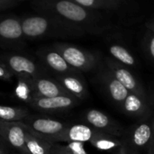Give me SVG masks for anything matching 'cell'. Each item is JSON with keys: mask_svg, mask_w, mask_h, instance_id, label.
Segmentation results:
<instances>
[{"mask_svg": "<svg viewBox=\"0 0 154 154\" xmlns=\"http://www.w3.org/2000/svg\"><path fill=\"white\" fill-rule=\"evenodd\" d=\"M38 56L49 69L59 75L79 73V71L70 67L64 58L51 46L41 49L38 51Z\"/></svg>", "mask_w": 154, "mask_h": 154, "instance_id": "12", "label": "cell"}, {"mask_svg": "<svg viewBox=\"0 0 154 154\" xmlns=\"http://www.w3.org/2000/svg\"><path fill=\"white\" fill-rule=\"evenodd\" d=\"M32 91V82L24 79L19 78V82L15 88V95L22 100L30 102L32 97V95H31Z\"/></svg>", "mask_w": 154, "mask_h": 154, "instance_id": "23", "label": "cell"}, {"mask_svg": "<svg viewBox=\"0 0 154 154\" xmlns=\"http://www.w3.org/2000/svg\"><path fill=\"white\" fill-rule=\"evenodd\" d=\"M0 152H5V151H4V147H3V145L0 143Z\"/></svg>", "mask_w": 154, "mask_h": 154, "instance_id": "31", "label": "cell"}, {"mask_svg": "<svg viewBox=\"0 0 154 154\" xmlns=\"http://www.w3.org/2000/svg\"><path fill=\"white\" fill-rule=\"evenodd\" d=\"M23 123L28 129L40 138L51 143L53 138L60 134L66 128L67 125L54 119L47 117H25Z\"/></svg>", "mask_w": 154, "mask_h": 154, "instance_id": "6", "label": "cell"}, {"mask_svg": "<svg viewBox=\"0 0 154 154\" xmlns=\"http://www.w3.org/2000/svg\"><path fill=\"white\" fill-rule=\"evenodd\" d=\"M51 46L64 58L70 67L78 71L88 72L97 66L98 57L89 51L65 42H54Z\"/></svg>", "mask_w": 154, "mask_h": 154, "instance_id": "3", "label": "cell"}, {"mask_svg": "<svg viewBox=\"0 0 154 154\" xmlns=\"http://www.w3.org/2000/svg\"><path fill=\"white\" fill-rule=\"evenodd\" d=\"M0 60L13 74L31 82L42 74L38 65L26 56L15 53H3L0 54Z\"/></svg>", "mask_w": 154, "mask_h": 154, "instance_id": "5", "label": "cell"}, {"mask_svg": "<svg viewBox=\"0 0 154 154\" xmlns=\"http://www.w3.org/2000/svg\"><path fill=\"white\" fill-rule=\"evenodd\" d=\"M152 138V123L142 122L136 125L131 131L128 141L125 143L129 150L134 152L147 151Z\"/></svg>", "mask_w": 154, "mask_h": 154, "instance_id": "13", "label": "cell"}, {"mask_svg": "<svg viewBox=\"0 0 154 154\" xmlns=\"http://www.w3.org/2000/svg\"><path fill=\"white\" fill-rule=\"evenodd\" d=\"M100 80L110 99L120 107L130 92L113 76L108 69L101 72Z\"/></svg>", "mask_w": 154, "mask_h": 154, "instance_id": "15", "label": "cell"}, {"mask_svg": "<svg viewBox=\"0 0 154 154\" xmlns=\"http://www.w3.org/2000/svg\"><path fill=\"white\" fill-rule=\"evenodd\" d=\"M25 148L26 153L28 154H51V143L32 134L27 126L25 132Z\"/></svg>", "mask_w": 154, "mask_h": 154, "instance_id": "18", "label": "cell"}, {"mask_svg": "<svg viewBox=\"0 0 154 154\" xmlns=\"http://www.w3.org/2000/svg\"><path fill=\"white\" fill-rule=\"evenodd\" d=\"M32 96L41 97H53L58 96H71L63 87L56 80L52 79L44 78L42 76L37 77L32 82Z\"/></svg>", "mask_w": 154, "mask_h": 154, "instance_id": "14", "label": "cell"}, {"mask_svg": "<svg viewBox=\"0 0 154 154\" xmlns=\"http://www.w3.org/2000/svg\"><path fill=\"white\" fill-rule=\"evenodd\" d=\"M145 43L150 56L154 60V32L149 28H146Z\"/></svg>", "mask_w": 154, "mask_h": 154, "instance_id": "24", "label": "cell"}, {"mask_svg": "<svg viewBox=\"0 0 154 154\" xmlns=\"http://www.w3.org/2000/svg\"><path fill=\"white\" fill-rule=\"evenodd\" d=\"M25 132H26V125L22 121H18V122L0 121V137H2L13 148L18 150L21 154L26 153Z\"/></svg>", "mask_w": 154, "mask_h": 154, "instance_id": "8", "label": "cell"}, {"mask_svg": "<svg viewBox=\"0 0 154 154\" xmlns=\"http://www.w3.org/2000/svg\"><path fill=\"white\" fill-rule=\"evenodd\" d=\"M119 1H120V2H123V1H124V0H119Z\"/></svg>", "mask_w": 154, "mask_h": 154, "instance_id": "34", "label": "cell"}, {"mask_svg": "<svg viewBox=\"0 0 154 154\" xmlns=\"http://www.w3.org/2000/svg\"><path fill=\"white\" fill-rule=\"evenodd\" d=\"M56 80L63 87V88L72 97L82 100L88 97V92L86 85L78 76V74L58 75Z\"/></svg>", "mask_w": 154, "mask_h": 154, "instance_id": "16", "label": "cell"}, {"mask_svg": "<svg viewBox=\"0 0 154 154\" xmlns=\"http://www.w3.org/2000/svg\"><path fill=\"white\" fill-rule=\"evenodd\" d=\"M106 63L107 69L113 74V76L129 91L143 97H146L145 91L142 86V84L137 80L134 75L126 67L116 60L106 58Z\"/></svg>", "mask_w": 154, "mask_h": 154, "instance_id": "7", "label": "cell"}, {"mask_svg": "<svg viewBox=\"0 0 154 154\" xmlns=\"http://www.w3.org/2000/svg\"><path fill=\"white\" fill-rule=\"evenodd\" d=\"M0 154H6L5 152H0Z\"/></svg>", "mask_w": 154, "mask_h": 154, "instance_id": "33", "label": "cell"}, {"mask_svg": "<svg viewBox=\"0 0 154 154\" xmlns=\"http://www.w3.org/2000/svg\"><path fill=\"white\" fill-rule=\"evenodd\" d=\"M122 111L132 117H143L149 113L146 97L130 92L120 106Z\"/></svg>", "mask_w": 154, "mask_h": 154, "instance_id": "17", "label": "cell"}, {"mask_svg": "<svg viewBox=\"0 0 154 154\" xmlns=\"http://www.w3.org/2000/svg\"><path fill=\"white\" fill-rule=\"evenodd\" d=\"M51 154H72L70 153L66 148L62 145H59L57 143H51Z\"/></svg>", "mask_w": 154, "mask_h": 154, "instance_id": "26", "label": "cell"}, {"mask_svg": "<svg viewBox=\"0 0 154 154\" xmlns=\"http://www.w3.org/2000/svg\"><path fill=\"white\" fill-rule=\"evenodd\" d=\"M14 74L12 73V71L4 63L0 61V79L11 80Z\"/></svg>", "mask_w": 154, "mask_h": 154, "instance_id": "25", "label": "cell"}, {"mask_svg": "<svg viewBox=\"0 0 154 154\" xmlns=\"http://www.w3.org/2000/svg\"><path fill=\"white\" fill-rule=\"evenodd\" d=\"M90 143L100 151H111L114 149H118L124 144V143L118 139V137L102 132H98L91 140Z\"/></svg>", "mask_w": 154, "mask_h": 154, "instance_id": "19", "label": "cell"}, {"mask_svg": "<svg viewBox=\"0 0 154 154\" xmlns=\"http://www.w3.org/2000/svg\"><path fill=\"white\" fill-rule=\"evenodd\" d=\"M14 1H16L17 3H19V2H22V1H26V0H14Z\"/></svg>", "mask_w": 154, "mask_h": 154, "instance_id": "32", "label": "cell"}, {"mask_svg": "<svg viewBox=\"0 0 154 154\" xmlns=\"http://www.w3.org/2000/svg\"><path fill=\"white\" fill-rule=\"evenodd\" d=\"M78 5L91 10H115L120 6L119 0H71Z\"/></svg>", "mask_w": 154, "mask_h": 154, "instance_id": "20", "label": "cell"}, {"mask_svg": "<svg viewBox=\"0 0 154 154\" xmlns=\"http://www.w3.org/2000/svg\"><path fill=\"white\" fill-rule=\"evenodd\" d=\"M29 115L28 111L21 107L0 106L1 122H18L23 121Z\"/></svg>", "mask_w": 154, "mask_h": 154, "instance_id": "22", "label": "cell"}, {"mask_svg": "<svg viewBox=\"0 0 154 154\" xmlns=\"http://www.w3.org/2000/svg\"><path fill=\"white\" fill-rule=\"evenodd\" d=\"M146 27L151 29V30H152L154 32V19L152 20V21H150V22H148V23H146Z\"/></svg>", "mask_w": 154, "mask_h": 154, "instance_id": "30", "label": "cell"}, {"mask_svg": "<svg viewBox=\"0 0 154 154\" xmlns=\"http://www.w3.org/2000/svg\"><path fill=\"white\" fill-rule=\"evenodd\" d=\"M21 19L12 14H0V47L22 49L25 45Z\"/></svg>", "mask_w": 154, "mask_h": 154, "instance_id": "4", "label": "cell"}, {"mask_svg": "<svg viewBox=\"0 0 154 154\" xmlns=\"http://www.w3.org/2000/svg\"><path fill=\"white\" fill-rule=\"evenodd\" d=\"M100 132L96 130L90 125H86L82 124L68 125L67 128L59 135H57L51 143H90L91 140Z\"/></svg>", "mask_w": 154, "mask_h": 154, "instance_id": "10", "label": "cell"}, {"mask_svg": "<svg viewBox=\"0 0 154 154\" xmlns=\"http://www.w3.org/2000/svg\"><path fill=\"white\" fill-rule=\"evenodd\" d=\"M18 3L14 0H0V13L15 6Z\"/></svg>", "mask_w": 154, "mask_h": 154, "instance_id": "27", "label": "cell"}, {"mask_svg": "<svg viewBox=\"0 0 154 154\" xmlns=\"http://www.w3.org/2000/svg\"><path fill=\"white\" fill-rule=\"evenodd\" d=\"M31 106L42 111H63L75 106L79 99L72 96H58L53 97H41L32 96L30 102Z\"/></svg>", "mask_w": 154, "mask_h": 154, "instance_id": "11", "label": "cell"}, {"mask_svg": "<svg viewBox=\"0 0 154 154\" xmlns=\"http://www.w3.org/2000/svg\"><path fill=\"white\" fill-rule=\"evenodd\" d=\"M147 154H154V120L152 123V138L147 149Z\"/></svg>", "mask_w": 154, "mask_h": 154, "instance_id": "28", "label": "cell"}, {"mask_svg": "<svg viewBox=\"0 0 154 154\" xmlns=\"http://www.w3.org/2000/svg\"><path fill=\"white\" fill-rule=\"evenodd\" d=\"M85 120L97 131L106 133L116 137L123 135L122 126L104 112L97 109H89L85 114Z\"/></svg>", "mask_w": 154, "mask_h": 154, "instance_id": "9", "label": "cell"}, {"mask_svg": "<svg viewBox=\"0 0 154 154\" xmlns=\"http://www.w3.org/2000/svg\"><path fill=\"white\" fill-rule=\"evenodd\" d=\"M32 5L39 14L51 15L84 33H97L106 29L98 11L88 9L71 0H32Z\"/></svg>", "mask_w": 154, "mask_h": 154, "instance_id": "1", "label": "cell"}, {"mask_svg": "<svg viewBox=\"0 0 154 154\" xmlns=\"http://www.w3.org/2000/svg\"><path fill=\"white\" fill-rule=\"evenodd\" d=\"M109 52L113 58L125 66H135L136 60L134 55L121 44H112L109 46Z\"/></svg>", "mask_w": 154, "mask_h": 154, "instance_id": "21", "label": "cell"}, {"mask_svg": "<svg viewBox=\"0 0 154 154\" xmlns=\"http://www.w3.org/2000/svg\"><path fill=\"white\" fill-rule=\"evenodd\" d=\"M23 154H28V153H23Z\"/></svg>", "mask_w": 154, "mask_h": 154, "instance_id": "35", "label": "cell"}, {"mask_svg": "<svg viewBox=\"0 0 154 154\" xmlns=\"http://www.w3.org/2000/svg\"><path fill=\"white\" fill-rule=\"evenodd\" d=\"M116 154H132L131 153V151L128 149V147L126 146L125 143H124L120 148H118V151Z\"/></svg>", "mask_w": 154, "mask_h": 154, "instance_id": "29", "label": "cell"}, {"mask_svg": "<svg viewBox=\"0 0 154 154\" xmlns=\"http://www.w3.org/2000/svg\"><path fill=\"white\" fill-rule=\"evenodd\" d=\"M25 39L69 38L81 36L83 32L45 14L28 15L21 19Z\"/></svg>", "mask_w": 154, "mask_h": 154, "instance_id": "2", "label": "cell"}]
</instances>
